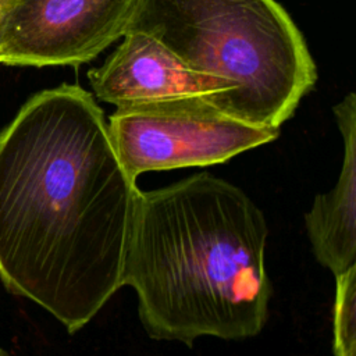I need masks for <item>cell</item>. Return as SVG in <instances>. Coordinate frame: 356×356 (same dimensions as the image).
I'll use <instances>...</instances> for the list:
<instances>
[{
  "mask_svg": "<svg viewBox=\"0 0 356 356\" xmlns=\"http://www.w3.org/2000/svg\"><path fill=\"white\" fill-rule=\"evenodd\" d=\"M78 85L33 95L0 134V280L83 328L122 286L139 189Z\"/></svg>",
  "mask_w": 356,
  "mask_h": 356,
  "instance_id": "1",
  "label": "cell"
},
{
  "mask_svg": "<svg viewBox=\"0 0 356 356\" xmlns=\"http://www.w3.org/2000/svg\"><path fill=\"white\" fill-rule=\"evenodd\" d=\"M263 211L236 185L200 172L138 192L121 284L157 341L257 335L268 318Z\"/></svg>",
  "mask_w": 356,
  "mask_h": 356,
  "instance_id": "2",
  "label": "cell"
},
{
  "mask_svg": "<svg viewBox=\"0 0 356 356\" xmlns=\"http://www.w3.org/2000/svg\"><path fill=\"white\" fill-rule=\"evenodd\" d=\"M128 31L234 82L229 114L252 125L280 129L317 81L302 32L275 0H138Z\"/></svg>",
  "mask_w": 356,
  "mask_h": 356,
  "instance_id": "3",
  "label": "cell"
},
{
  "mask_svg": "<svg viewBox=\"0 0 356 356\" xmlns=\"http://www.w3.org/2000/svg\"><path fill=\"white\" fill-rule=\"evenodd\" d=\"M107 129L121 165L135 181L143 172L225 163L280 136V129L241 121L204 97L120 106Z\"/></svg>",
  "mask_w": 356,
  "mask_h": 356,
  "instance_id": "4",
  "label": "cell"
},
{
  "mask_svg": "<svg viewBox=\"0 0 356 356\" xmlns=\"http://www.w3.org/2000/svg\"><path fill=\"white\" fill-rule=\"evenodd\" d=\"M138 0H0L7 65H78L127 32Z\"/></svg>",
  "mask_w": 356,
  "mask_h": 356,
  "instance_id": "5",
  "label": "cell"
},
{
  "mask_svg": "<svg viewBox=\"0 0 356 356\" xmlns=\"http://www.w3.org/2000/svg\"><path fill=\"white\" fill-rule=\"evenodd\" d=\"M95 96L115 107L175 97H204L229 114L238 86L196 71L149 33L128 31L106 61L88 71ZM231 115V114H229Z\"/></svg>",
  "mask_w": 356,
  "mask_h": 356,
  "instance_id": "6",
  "label": "cell"
},
{
  "mask_svg": "<svg viewBox=\"0 0 356 356\" xmlns=\"http://www.w3.org/2000/svg\"><path fill=\"white\" fill-rule=\"evenodd\" d=\"M343 140L337 184L317 195L305 214V227L316 260L335 277L356 263V96L348 93L334 106Z\"/></svg>",
  "mask_w": 356,
  "mask_h": 356,
  "instance_id": "7",
  "label": "cell"
},
{
  "mask_svg": "<svg viewBox=\"0 0 356 356\" xmlns=\"http://www.w3.org/2000/svg\"><path fill=\"white\" fill-rule=\"evenodd\" d=\"M335 280L334 356H356V264Z\"/></svg>",
  "mask_w": 356,
  "mask_h": 356,
  "instance_id": "8",
  "label": "cell"
},
{
  "mask_svg": "<svg viewBox=\"0 0 356 356\" xmlns=\"http://www.w3.org/2000/svg\"><path fill=\"white\" fill-rule=\"evenodd\" d=\"M0 356H10V355H8L7 350H4L3 348H0Z\"/></svg>",
  "mask_w": 356,
  "mask_h": 356,
  "instance_id": "9",
  "label": "cell"
},
{
  "mask_svg": "<svg viewBox=\"0 0 356 356\" xmlns=\"http://www.w3.org/2000/svg\"><path fill=\"white\" fill-rule=\"evenodd\" d=\"M0 58H1V51H0Z\"/></svg>",
  "mask_w": 356,
  "mask_h": 356,
  "instance_id": "10",
  "label": "cell"
}]
</instances>
